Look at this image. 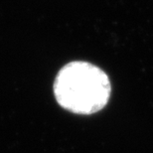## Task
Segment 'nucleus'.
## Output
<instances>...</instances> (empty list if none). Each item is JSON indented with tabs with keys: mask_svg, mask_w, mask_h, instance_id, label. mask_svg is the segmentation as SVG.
Listing matches in <instances>:
<instances>
[{
	"mask_svg": "<svg viewBox=\"0 0 153 153\" xmlns=\"http://www.w3.org/2000/svg\"><path fill=\"white\" fill-rule=\"evenodd\" d=\"M54 94L63 108L78 114H93L108 105L111 85L108 75L99 67L74 61L57 74Z\"/></svg>",
	"mask_w": 153,
	"mask_h": 153,
	"instance_id": "obj_1",
	"label": "nucleus"
}]
</instances>
